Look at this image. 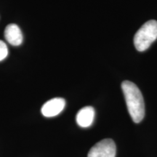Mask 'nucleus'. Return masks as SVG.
Segmentation results:
<instances>
[{
	"instance_id": "obj_7",
	"label": "nucleus",
	"mask_w": 157,
	"mask_h": 157,
	"mask_svg": "<svg viewBox=\"0 0 157 157\" xmlns=\"http://www.w3.org/2000/svg\"><path fill=\"white\" fill-rule=\"evenodd\" d=\"M8 55V49L3 41L0 40V61L7 58Z\"/></svg>"
},
{
	"instance_id": "obj_6",
	"label": "nucleus",
	"mask_w": 157,
	"mask_h": 157,
	"mask_svg": "<svg viewBox=\"0 0 157 157\" xmlns=\"http://www.w3.org/2000/svg\"><path fill=\"white\" fill-rule=\"evenodd\" d=\"M95 114V109L92 106L82 108L76 114V123L82 127H89L93 123Z\"/></svg>"
},
{
	"instance_id": "obj_1",
	"label": "nucleus",
	"mask_w": 157,
	"mask_h": 157,
	"mask_svg": "<svg viewBox=\"0 0 157 157\" xmlns=\"http://www.w3.org/2000/svg\"><path fill=\"white\" fill-rule=\"evenodd\" d=\"M127 110L132 121L140 123L145 116V104L140 90L132 82L124 81L121 84Z\"/></svg>"
},
{
	"instance_id": "obj_5",
	"label": "nucleus",
	"mask_w": 157,
	"mask_h": 157,
	"mask_svg": "<svg viewBox=\"0 0 157 157\" xmlns=\"http://www.w3.org/2000/svg\"><path fill=\"white\" fill-rule=\"evenodd\" d=\"M5 37L7 42L13 46H19L23 42V34L21 29L14 23L7 25L5 30Z\"/></svg>"
},
{
	"instance_id": "obj_3",
	"label": "nucleus",
	"mask_w": 157,
	"mask_h": 157,
	"mask_svg": "<svg viewBox=\"0 0 157 157\" xmlns=\"http://www.w3.org/2000/svg\"><path fill=\"white\" fill-rule=\"evenodd\" d=\"M117 147L112 139H103L90 148L87 157H115Z\"/></svg>"
},
{
	"instance_id": "obj_4",
	"label": "nucleus",
	"mask_w": 157,
	"mask_h": 157,
	"mask_svg": "<svg viewBox=\"0 0 157 157\" xmlns=\"http://www.w3.org/2000/svg\"><path fill=\"white\" fill-rule=\"evenodd\" d=\"M66 105L63 98H55L46 102L42 107V113L46 117H53L58 115Z\"/></svg>"
},
{
	"instance_id": "obj_2",
	"label": "nucleus",
	"mask_w": 157,
	"mask_h": 157,
	"mask_svg": "<svg viewBox=\"0 0 157 157\" xmlns=\"http://www.w3.org/2000/svg\"><path fill=\"white\" fill-rule=\"evenodd\" d=\"M157 39V21L154 20L147 21L137 31L134 37V44L140 52L148 50Z\"/></svg>"
}]
</instances>
